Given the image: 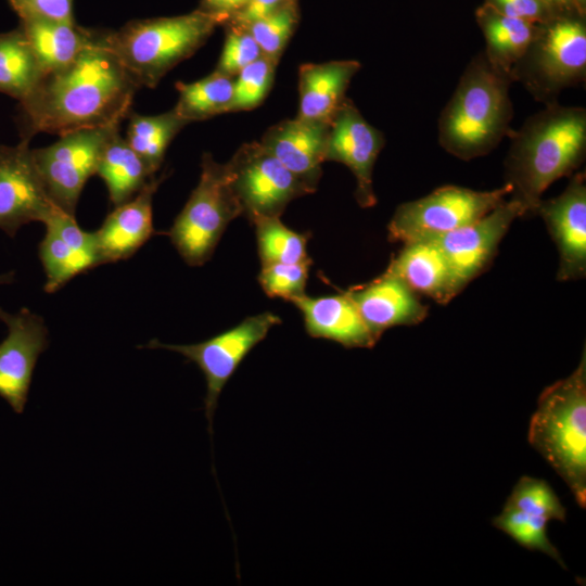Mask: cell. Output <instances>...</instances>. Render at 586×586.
<instances>
[{"label": "cell", "instance_id": "13", "mask_svg": "<svg viewBox=\"0 0 586 586\" xmlns=\"http://www.w3.org/2000/svg\"><path fill=\"white\" fill-rule=\"evenodd\" d=\"M524 215L525 208L511 198L471 224L429 240L442 250L463 290L489 266L512 222Z\"/></svg>", "mask_w": 586, "mask_h": 586}, {"label": "cell", "instance_id": "19", "mask_svg": "<svg viewBox=\"0 0 586 586\" xmlns=\"http://www.w3.org/2000/svg\"><path fill=\"white\" fill-rule=\"evenodd\" d=\"M345 292L375 341L390 328L415 326L428 316L429 307L419 295L387 269L373 280L351 286Z\"/></svg>", "mask_w": 586, "mask_h": 586}, {"label": "cell", "instance_id": "17", "mask_svg": "<svg viewBox=\"0 0 586 586\" xmlns=\"http://www.w3.org/2000/svg\"><path fill=\"white\" fill-rule=\"evenodd\" d=\"M538 214L559 253L557 279L578 280L586 275V176H570L566 188L556 198L542 199Z\"/></svg>", "mask_w": 586, "mask_h": 586}, {"label": "cell", "instance_id": "15", "mask_svg": "<svg viewBox=\"0 0 586 586\" xmlns=\"http://www.w3.org/2000/svg\"><path fill=\"white\" fill-rule=\"evenodd\" d=\"M8 335L0 343V397L23 413L39 356L49 346V331L41 316L23 307L9 314L0 307Z\"/></svg>", "mask_w": 586, "mask_h": 586}, {"label": "cell", "instance_id": "12", "mask_svg": "<svg viewBox=\"0 0 586 586\" xmlns=\"http://www.w3.org/2000/svg\"><path fill=\"white\" fill-rule=\"evenodd\" d=\"M29 140L0 145V229L11 238L26 224L44 222L58 208L36 167Z\"/></svg>", "mask_w": 586, "mask_h": 586}, {"label": "cell", "instance_id": "14", "mask_svg": "<svg viewBox=\"0 0 586 586\" xmlns=\"http://www.w3.org/2000/svg\"><path fill=\"white\" fill-rule=\"evenodd\" d=\"M565 513L558 495L546 481L525 475L519 479L493 524L522 547L542 551L564 566L547 530L551 520L565 521Z\"/></svg>", "mask_w": 586, "mask_h": 586}, {"label": "cell", "instance_id": "2", "mask_svg": "<svg viewBox=\"0 0 586 586\" xmlns=\"http://www.w3.org/2000/svg\"><path fill=\"white\" fill-rule=\"evenodd\" d=\"M505 158L506 183L511 198L535 214L543 193L555 181L570 177L586 155V110L547 104L509 136Z\"/></svg>", "mask_w": 586, "mask_h": 586}, {"label": "cell", "instance_id": "5", "mask_svg": "<svg viewBox=\"0 0 586 586\" xmlns=\"http://www.w3.org/2000/svg\"><path fill=\"white\" fill-rule=\"evenodd\" d=\"M224 22L199 9L179 16L136 21L101 33L138 87L154 88L174 66L194 54Z\"/></svg>", "mask_w": 586, "mask_h": 586}, {"label": "cell", "instance_id": "33", "mask_svg": "<svg viewBox=\"0 0 586 586\" xmlns=\"http://www.w3.org/2000/svg\"><path fill=\"white\" fill-rule=\"evenodd\" d=\"M277 64L263 55L241 69L234 76L228 112L247 111L258 106L272 86Z\"/></svg>", "mask_w": 586, "mask_h": 586}, {"label": "cell", "instance_id": "11", "mask_svg": "<svg viewBox=\"0 0 586 586\" xmlns=\"http://www.w3.org/2000/svg\"><path fill=\"white\" fill-rule=\"evenodd\" d=\"M119 126L86 128L60 136L53 144L33 149V157L53 204L75 216L87 180L97 174L102 152Z\"/></svg>", "mask_w": 586, "mask_h": 586}, {"label": "cell", "instance_id": "30", "mask_svg": "<svg viewBox=\"0 0 586 586\" xmlns=\"http://www.w3.org/2000/svg\"><path fill=\"white\" fill-rule=\"evenodd\" d=\"M234 77L214 71L193 82L177 81L175 112L188 123L227 113L233 93Z\"/></svg>", "mask_w": 586, "mask_h": 586}, {"label": "cell", "instance_id": "3", "mask_svg": "<svg viewBox=\"0 0 586 586\" xmlns=\"http://www.w3.org/2000/svg\"><path fill=\"white\" fill-rule=\"evenodd\" d=\"M510 74L494 67L484 52L474 55L438 118V143L453 156L471 161L492 152L513 129Z\"/></svg>", "mask_w": 586, "mask_h": 586}, {"label": "cell", "instance_id": "20", "mask_svg": "<svg viewBox=\"0 0 586 586\" xmlns=\"http://www.w3.org/2000/svg\"><path fill=\"white\" fill-rule=\"evenodd\" d=\"M164 176H153L131 199L117 205L94 231L102 264L130 258L155 233L153 195Z\"/></svg>", "mask_w": 586, "mask_h": 586}, {"label": "cell", "instance_id": "27", "mask_svg": "<svg viewBox=\"0 0 586 586\" xmlns=\"http://www.w3.org/2000/svg\"><path fill=\"white\" fill-rule=\"evenodd\" d=\"M97 175L104 181L114 206L135 196L154 176L118 129L112 133L102 152Z\"/></svg>", "mask_w": 586, "mask_h": 586}, {"label": "cell", "instance_id": "8", "mask_svg": "<svg viewBox=\"0 0 586 586\" xmlns=\"http://www.w3.org/2000/svg\"><path fill=\"white\" fill-rule=\"evenodd\" d=\"M511 192V186L506 182L487 191L442 186L425 196L397 206L387 226L388 240L409 243L445 234L483 217Z\"/></svg>", "mask_w": 586, "mask_h": 586}, {"label": "cell", "instance_id": "4", "mask_svg": "<svg viewBox=\"0 0 586 586\" xmlns=\"http://www.w3.org/2000/svg\"><path fill=\"white\" fill-rule=\"evenodd\" d=\"M528 443L565 482L579 507L586 506V354L566 378L538 397Z\"/></svg>", "mask_w": 586, "mask_h": 586}, {"label": "cell", "instance_id": "41", "mask_svg": "<svg viewBox=\"0 0 586 586\" xmlns=\"http://www.w3.org/2000/svg\"><path fill=\"white\" fill-rule=\"evenodd\" d=\"M572 3L582 16H586V0H572Z\"/></svg>", "mask_w": 586, "mask_h": 586}, {"label": "cell", "instance_id": "42", "mask_svg": "<svg viewBox=\"0 0 586 586\" xmlns=\"http://www.w3.org/2000/svg\"><path fill=\"white\" fill-rule=\"evenodd\" d=\"M14 282V271H9L7 273L0 275V285L10 284Z\"/></svg>", "mask_w": 586, "mask_h": 586}, {"label": "cell", "instance_id": "22", "mask_svg": "<svg viewBox=\"0 0 586 586\" xmlns=\"http://www.w3.org/2000/svg\"><path fill=\"white\" fill-rule=\"evenodd\" d=\"M290 302L301 310L311 337L330 340L347 348H371L377 343L346 292L320 297L303 294Z\"/></svg>", "mask_w": 586, "mask_h": 586}, {"label": "cell", "instance_id": "24", "mask_svg": "<svg viewBox=\"0 0 586 586\" xmlns=\"http://www.w3.org/2000/svg\"><path fill=\"white\" fill-rule=\"evenodd\" d=\"M355 60L302 64L298 69V118L331 122L360 69Z\"/></svg>", "mask_w": 586, "mask_h": 586}, {"label": "cell", "instance_id": "34", "mask_svg": "<svg viewBox=\"0 0 586 586\" xmlns=\"http://www.w3.org/2000/svg\"><path fill=\"white\" fill-rule=\"evenodd\" d=\"M311 260L296 264H271L262 267L258 282L270 297L285 301L305 294Z\"/></svg>", "mask_w": 586, "mask_h": 586}, {"label": "cell", "instance_id": "32", "mask_svg": "<svg viewBox=\"0 0 586 586\" xmlns=\"http://www.w3.org/2000/svg\"><path fill=\"white\" fill-rule=\"evenodd\" d=\"M298 21L297 0H289L273 13L245 28L257 42L263 55L278 63Z\"/></svg>", "mask_w": 586, "mask_h": 586}, {"label": "cell", "instance_id": "23", "mask_svg": "<svg viewBox=\"0 0 586 586\" xmlns=\"http://www.w3.org/2000/svg\"><path fill=\"white\" fill-rule=\"evenodd\" d=\"M402 278L418 295L438 304L449 303L462 290L438 245L432 240L404 243L386 268Z\"/></svg>", "mask_w": 586, "mask_h": 586}, {"label": "cell", "instance_id": "26", "mask_svg": "<svg viewBox=\"0 0 586 586\" xmlns=\"http://www.w3.org/2000/svg\"><path fill=\"white\" fill-rule=\"evenodd\" d=\"M21 28L29 41L44 74L61 69L89 46L95 31L78 28L75 23L30 20Z\"/></svg>", "mask_w": 586, "mask_h": 586}, {"label": "cell", "instance_id": "28", "mask_svg": "<svg viewBox=\"0 0 586 586\" xmlns=\"http://www.w3.org/2000/svg\"><path fill=\"white\" fill-rule=\"evenodd\" d=\"M44 75L21 27L0 34V92L22 102L35 91Z\"/></svg>", "mask_w": 586, "mask_h": 586}, {"label": "cell", "instance_id": "7", "mask_svg": "<svg viewBox=\"0 0 586 586\" xmlns=\"http://www.w3.org/2000/svg\"><path fill=\"white\" fill-rule=\"evenodd\" d=\"M201 167L198 186L167 233L190 266L204 265L228 224L243 215L228 164L217 163L209 153H204Z\"/></svg>", "mask_w": 586, "mask_h": 586}, {"label": "cell", "instance_id": "38", "mask_svg": "<svg viewBox=\"0 0 586 586\" xmlns=\"http://www.w3.org/2000/svg\"><path fill=\"white\" fill-rule=\"evenodd\" d=\"M289 0H250L244 9L229 22L246 27L273 13ZM228 23V22H227Z\"/></svg>", "mask_w": 586, "mask_h": 586}, {"label": "cell", "instance_id": "39", "mask_svg": "<svg viewBox=\"0 0 586 586\" xmlns=\"http://www.w3.org/2000/svg\"><path fill=\"white\" fill-rule=\"evenodd\" d=\"M250 0H201L199 10L219 17L224 25L240 13Z\"/></svg>", "mask_w": 586, "mask_h": 586}, {"label": "cell", "instance_id": "6", "mask_svg": "<svg viewBox=\"0 0 586 586\" xmlns=\"http://www.w3.org/2000/svg\"><path fill=\"white\" fill-rule=\"evenodd\" d=\"M514 82L545 105L586 78V21L578 13L552 15L537 23L525 53L511 69Z\"/></svg>", "mask_w": 586, "mask_h": 586}, {"label": "cell", "instance_id": "37", "mask_svg": "<svg viewBox=\"0 0 586 586\" xmlns=\"http://www.w3.org/2000/svg\"><path fill=\"white\" fill-rule=\"evenodd\" d=\"M496 11L533 23H542L553 14L542 0H484Z\"/></svg>", "mask_w": 586, "mask_h": 586}, {"label": "cell", "instance_id": "16", "mask_svg": "<svg viewBox=\"0 0 586 586\" xmlns=\"http://www.w3.org/2000/svg\"><path fill=\"white\" fill-rule=\"evenodd\" d=\"M384 143L383 133L346 98L330 122L324 158L349 168L356 179L355 199L364 208L377 203L372 174Z\"/></svg>", "mask_w": 586, "mask_h": 586}, {"label": "cell", "instance_id": "35", "mask_svg": "<svg viewBox=\"0 0 586 586\" xmlns=\"http://www.w3.org/2000/svg\"><path fill=\"white\" fill-rule=\"evenodd\" d=\"M224 26L226 27V38L215 71L234 77L245 66L263 56V53L245 27L231 22Z\"/></svg>", "mask_w": 586, "mask_h": 586}, {"label": "cell", "instance_id": "10", "mask_svg": "<svg viewBox=\"0 0 586 586\" xmlns=\"http://www.w3.org/2000/svg\"><path fill=\"white\" fill-rule=\"evenodd\" d=\"M227 164L233 191L251 222L263 217H280L292 200L316 190L259 142L242 144Z\"/></svg>", "mask_w": 586, "mask_h": 586}, {"label": "cell", "instance_id": "1", "mask_svg": "<svg viewBox=\"0 0 586 586\" xmlns=\"http://www.w3.org/2000/svg\"><path fill=\"white\" fill-rule=\"evenodd\" d=\"M138 88L95 31L92 42L73 62L46 74L35 91L20 102L23 138L119 126L130 113Z\"/></svg>", "mask_w": 586, "mask_h": 586}, {"label": "cell", "instance_id": "9", "mask_svg": "<svg viewBox=\"0 0 586 586\" xmlns=\"http://www.w3.org/2000/svg\"><path fill=\"white\" fill-rule=\"evenodd\" d=\"M280 322V317L265 311L247 317L238 326L200 343L165 344L153 339L144 347L179 353L200 368L206 383L204 409L212 436L213 419L221 391L246 355Z\"/></svg>", "mask_w": 586, "mask_h": 586}, {"label": "cell", "instance_id": "18", "mask_svg": "<svg viewBox=\"0 0 586 586\" xmlns=\"http://www.w3.org/2000/svg\"><path fill=\"white\" fill-rule=\"evenodd\" d=\"M38 255L46 273L44 291L54 293L74 277L102 264L94 232L82 230L75 216L56 208L43 222Z\"/></svg>", "mask_w": 586, "mask_h": 586}, {"label": "cell", "instance_id": "21", "mask_svg": "<svg viewBox=\"0 0 586 586\" xmlns=\"http://www.w3.org/2000/svg\"><path fill=\"white\" fill-rule=\"evenodd\" d=\"M330 122L295 117L271 126L259 143L290 171L317 189Z\"/></svg>", "mask_w": 586, "mask_h": 586}, {"label": "cell", "instance_id": "25", "mask_svg": "<svg viewBox=\"0 0 586 586\" xmlns=\"http://www.w3.org/2000/svg\"><path fill=\"white\" fill-rule=\"evenodd\" d=\"M476 23L484 36L483 51L497 69L510 74L531 43L536 24L502 14L486 3L475 10Z\"/></svg>", "mask_w": 586, "mask_h": 586}, {"label": "cell", "instance_id": "36", "mask_svg": "<svg viewBox=\"0 0 586 586\" xmlns=\"http://www.w3.org/2000/svg\"><path fill=\"white\" fill-rule=\"evenodd\" d=\"M21 21L74 23L73 0H9Z\"/></svg>", "mask_w": 586, "mask_h": 586}, {"label": "cell", "instance_id": "29", "mask_svg": "<svg viewBox=\"0 0 586 586\" xmlns=\"http://www.w3.org/2000/svg\"><path fill=\"white\" fill-rule=\"evenodd\" d=\"M126 141L143 160L152 174L161 167L165 152L175 136L189 123L174 109L158 115L129 113Z\"/></svg>", "mask_w": 586, "mask_h": 586}, {"label": "cell", "instance_id": "40", "mask_svg": "<svg viewBox=\"0 0 586 586\" xmlns=\"http://www.w3.org/2000/svg\"><path fill=\"white\" fill-rule=\"evenodd\" d=\"M542 1L553 15L564 14V13H574V12L577 13V11L575 10L572 3V0H542Z\"/></svg>", "mask_w": 586, "mask_h": 586}, {"label": "cell", "instance_id": "31", "mask_svg": "<svg viewBox=\"0 0 586 586\" xmlns=\"http://www.w3.org/2000/svg\"><path fill=\"white\" fill-rule=\"evenodd\" d=\"M252 224L256 227L262 266L311 260L306 251L310 233H300L288 228L280 217H263Z\"/></svg>", "mask_w": 586, "mask_h": 586}]
</instances>
